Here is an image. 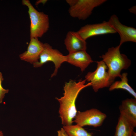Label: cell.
Masks as SVG:
<instances>
[{
	"label": "cell",
	"instance_id": "5",
	"mask_svg": "<svg viewBox=\"0 0 136 136\" xmlns=\"http://www.w3.org/2000/svg\"><path fill=\"white\" fill-rule=\"evenodd\" d=\"M66 55H63L58 50L53 49L49 44L44 43L43 50L41 53L38 61L33 64L34 67L38 68L42 66L48 62H52L54 64V70L51 77L56 75L58 70L61 64L67 61Z\"/></svg>",
	"mask_w": 136,
	"mask_h": 136
},
{
	"label": "cell",
	"instance_id": "7",
	"mask_svg": "<svg viewBox=\"0 0 136 136\" xmlns=\"http://www.w3.org/2000/svg\"><path fill=\"white\" fill-rule=\"evenodd\" d=\"M107 116L106 114L98 109L92 108L84 111L77 112L74 122L82 127L89 126L96 127L102 125Z\"/></svg>",
	"mask_w": 136,
	"mask_h": 136
},
{
	"label": "cell",
	"instance_id": "23",
	"mask_svg": "<svg viewBox=\"0 0 136 136\" xmlns=\"http://www.w3.org/2000/svg\"><path fill=\"white\" fill-rule=\"evenodd\" d=\"M132 136H136V133L134 131L133 133Z\"/></svg>",
	"mask_w": 136,
	"mask_h": 136
},
{
	"label": "cell",
	"instance_id": "12",
	"mask_svg": "<svg viewBox=\"0 0 136 136\" xmlns=\"http://www.w3.org/2000/svg\"><path fill=\"white\" fill-rule=\"evenodd\" d=\"M66 56V62L79 67L82 72L84 71L93 61L86 50L70 53Z\"/></svg>",
	"mask_w": 136,
	"mask_h": 136
},
{
	"label": "cell",
	"instance_id": "4",
	"mask_svg": "<svg viewBox=\"0 0 136 136\" xmlns=\"http://www.w3.org/2000/svg\"><path fill=\"white\" fill-rule=\"evenodd\" d=\"M97 67L94 72H89L85 76L86 81L91 83L94 91L97 92L99 89L109 87L114 80L110 77L108 71V67L102 60L96 62Z\"/></svg>",
	"mask_w": 136,
	"mask_h": 136
},
{
	"label": "cell",
	"instance_id": "10",
	"mask_svg": "<svg viewBox=\"0 0 136 136\" xmlns=\"http://www.w3.org/2000/svg\"><path fill=\"white\" fill-rule=\"evenodd\" d=\"M44 47V43L38 38L30 39L27 50L19 55L21 60L31 64L38 61Z\"/></svg>",
	"mask_w": 136,
	"mask_h": 136
},
{
	"label": "cell",
	"instance_id": "17",
	"mask_svg": "<svg viewBox=\"0 0 136 136\" xmlns=\"http://www.w3.org/2000/svg\"><path fill=\"white\" fill-rule=\"evenodd\" d=\"M4 78L2 73L0 72V103H2L5 94L8 93L9 90L4 88L2 85V82Z\"/></svg>",
	"mask_w": 136,
	"mask_h": 136
},
{
	"label": "cell",
	"instance_id": "11",
	"mask_svg": "<svg viewBox=\"0 0 136 136\" xmlns=\"http://www.w3.org/2000/svg\"><path fill=\"white\" fill-rule=\"evenodd\" d=\"M64 44L69 53L86 50L87 43L77 32L69 31L64 40Z\"/></svg>",
	"mask_w": 136,
	"mask_h": 136
},
{
	"label": "cell",
	"instance_id": "14",
	"mask_svg": "<svg viewBox=\"0 0 136 136\" xmlns=\"http://www.w3.org/2000/svg\"><path fill=\"white\" fill-rule=\"evenodd\" d=\"M135 127L125 116L120 114L114 136H132Z\"/></svg>",
	"mask_w": 136,
	"mask_h": 136
},
{
	"label": "cell",
	"instance_id": "21",
	"mask_svg": "<svg viewBox=\"0 0 136 136\" xmlns=\"http://www.w3.org/2000/svg\"><path fill=\"white\" fill-rule=\"evenodd\" d=\"M47 1V0H39L37 1L36 3L37 5L40 3H42L43 4H44L46 3Z\"/></svg>",
	"mask_w": 136,
	"mask_h": 136
},
{
	"label": "cell",
	"instance_id": "19",
	"mask_svg": "<svg viewBox=\"0 0 136 136\" xmlns=\"http://www.w3.org/2000/svg\"><path fill=\"white\" fill-rule=\"evenodd\" d=\"M76 0H66V2L69 4L70 7L74 5L76 2Z\"/></svg>",
	"mask_w": 136,
	"mask_h": 136
},
{
	"label": "cell",
	"instance_id": "6",
	"mask_svg": "<svg viewBox=\"0 0 136 136\" xmlns=\"http://www.w3.org/2000/svg\"><path fill=\"white\" fill-rule=\"evenodd\" d=\"M106 0H76L75 4L70 7L69 13L72 17L79 20L86 19L93 9L106 2Z\"/></svg>",
	"mask_w": 136,
	"mask_h": 136
},
{
	"label": "cell",
	"instance_id": "22",
	"mask_svg": "<svg viewBox=\"0 0 136 136\" xmlns=\"http://www.w3.org/2000/svg\"><path fill=\"white\" fill-rule=\"evenodd\" d=\"M0 136H4L3 133L1 131H0Z\"/></svg>",
	"mask_w": 136,
	"mask_h": 136
},
{
	"label": "cell",
	"instance_id": "15",
	"mask_svg": "<svg viewBox=\"0 0 136 136\" xmlns=\"http://www.w3.org/2000/svg\"><path fill=\"white\" fill-rule=\"evenodd\" d=\"M127 75L126 73L122 74L120 78L121 80L113 82L109 87V90L112 91L116 89H123L126 90L136 99L135 92L128 83Z\"/></svg>",
	"mask_w": 136,
	"mask_h": 136
},
{
	"label": "cell",
	"instance_id": "9",
	"mask_svg": "<svg viewBox=\"0 0 136 136\" xmlns=\"http://www.w3.org/2000/svg\"><path fill=\"white\" fill-rule=\"evenodd\" d=\"M77 32L84 40L92 36L109 33H115L116 31L108 21L88 24L81 27Z\"/></svg>",
	"mask_w": 136,
	"mask_h": 136
},
{
	"label": "cell",
	"instance_id": "8",
	"mask_svg": "<svg viewBox=\"0 0 136 136\" xmlns=\"http://www.w3.org/2000/svg\"><path fill=\"white\" fill-rule=\"evenodd\" d=\"M111 27L118 32L120 37L119 45L128 42H136V29L122 24L115 15L110 17L108 21Z\"/></svg>",
	"mask_w": 136,
	"mask_h": 136
},
{
	"label": "cell",
	"instance_id": "3",
	"mask_svg": "<svg viewBox=\"0 0 136 136\" xmlns=\"http://www.w3.org/2000/svg\"><path fill=\"white\" fill-rule=\"evenodd\" d=\"M22 3L28 9V13L30 22V39L41 37L49 28L48 15L43 12L37 11L28 0H23Z\"/></svg>",
	"mask_w": 136,
	"mask_h": 136
},
{
	"label": "cell",
	"instance_id": "2",
	"mask_svg": "<svg viewBox=\"0 0 136 136\" xmlns=\"http://www.w3.org/2000/svg\"><path fill=\"white\" fill-rule=\"evenodd\" d=\"M121 46L109 48L105 54L100 57L107 65L108 74L113 80L116 77L121 76V72L123 69H126L131 64V61L125 54L120 53Z\"/></svg>",
	"mask_w": 136,
	"mask_h": 136
},
{
	"label": "cell",
	"instance_id": "18",
	"mask_svg": "<svg viewBox=\"0 0 136 136\" xmlns=\"http://www.w3.org/2000/svg\"><path fill=\"white\" fill-rule=\"evenodd\" d=\"M58 136H69L63 128L57 131Z\"/></svg>",
	"mask_w": 136,
	"mask_h": 136
},
{
	"label": "cell",
	"instance_id": "20",
	"mask_svg": "<svg viewBox=\"0 0 136 136\" xmlns=\"http://www.w3.org/2000/svg\"><path fill=\"white\" fill-rule=\"evenodd\" d=\"M129 11L131 13H136V7L135 6H134L130 8L129 9Z\"/></svg>",
	"mask_w": 136,
	"mask_h": 136
},
{
	"label": "cell",
	"instance_id": "13",
	"mask_svg": "<svg viewBox=\"0 0 136 136\" xmlns=\"http://www.w3.org/2000/svg\"><path fill=\"white\" fill-rule=\"evenodd\" d=\"M120 114L125 116L136 127V99L127 98L122 100L119 106Z\"/></svg>",
	"mask_w": 136,
	"mask_h": 136
},
{
	"label": "cell",
	"instance_id": "16",
	"mask_svg": "<svg viewBox=\"0 0 136 136\" xmlns=\"http://www.w3.org/2000/svg\"><path fill=\"white\" fill-rule=\"evenodd\" d=\"M63 128L69 136H93L77 124L63 126Z\"/></svg>",
	"mask_w": 136,
	"mask_h": 136
},
{
	"label": "cell",
	"instance_id": "1",
	"mask_svg": "<svg viewBox=\"0 0 136 136\" xmlns=\"http://www.w3.org/2000/svg\"><path fill=\"white\" fill-rule=\"evenodd\" d=\"M86 81L85 79L76 82L71 80L66 82L63 96L56 98L59 104V113L63 126L72 124L77 112L75 105L77 97L83 89L91 85L90 82L86 84Z\"/></svg>",
	"mask_w": 136,
	"mask_h": 136
}]
</instances>
